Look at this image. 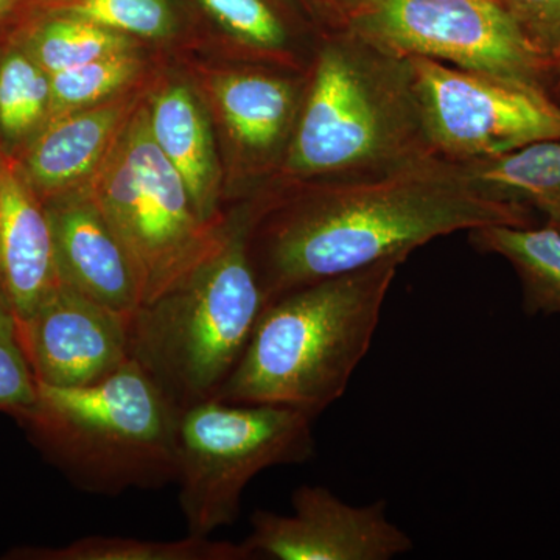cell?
Segmentation results:
<instances>
[{
    "instance_id": "5b68a950",
    "label": "cell",
    "mask_w": 560,
    "mask_h": 560,
    "mask_svg": "<svg viewBox=\"0 0 560 560\" xmlns=\"http://www.w3.org/2000/svg\"><path fill=\"white\" fill-rule=\"evenodd\" d=\"M179 412L130 359L94 385H38L36 404L20 418L80 489L120 495L176 482Z\"/></svg>"
},
{
    "instance_id": "6da1fadb",
    "label": "cell",
    "mask_w": 560,
    "mask_h": 560,
    "mask_svg": "<svg viewBox=\"0 0 560 560\" xmlns=\"http://www.w3.org/2000/svg\"><path fill=\"white\" fill-rule=\"evenodd\" d=\"M285 187L290 197L259 206L250 231L267 304L318 280L407 260L455 232L536 224V210L490 197L463 164L436 154L381 175Z\"/></svg>"
},
{
    "instance_id": "44dd1931",
    "label": "cell",
    "mask_w": 560,
    "mask_h": 560,
    "mask_svg": "<svg viewBox=\"0 0 560 560\" xmlns=\"http://www.w3.org/2000/svg\"><path fill=\"white\" fill-rule=\"evenodd\" d=\"M50 109V75L22 47L0 61V135L10 145L35 138Z\"/></svg>"
},
{
    "instance_id": "f1b7e54d",
    "label": "cell",
    "mask_w": 560,
    "mask_h": 560,
    "mask_svg": "<svg viewBox=\"0 0 560 560\" xmlns=\"http://www.w3.org/2000/svg\"><path fill=\"white\" fill-rule=\"evenodd\" d=\"M541 215L545 217L547 223L550 226L556 228V230L560 231V205L550 206V208H545L540 210Z\"/></svg>"
},
{
    "instance_id": "7a4b0ae2",
    "label": "cell",
    "mask_w": 560,
    "mask_h": 560,
    "mask_svg": "<svg viewBox=\"0 0 560 560\" xmlns=\"http://www.w3.org/2000/svg\"><path fill=\"white\" fill-rule=\"evenodd\" d=\"M433 154L410 58L350 31L323 33L280 165L282 183L381 175Z\"/></svg>"
},
{
    "instance_id": "4316f807",
    "label": "cell",
    "mask_w": 560,
    "mask_h": 560,
    "mask_svg": "<svg viewBox=\"0 0 560 560\" xmlns=\"http://www.w3.org/2000/svg\"><path fill=\"white\" fill-rule=\"evenodd\" d=\"M316 21L324 33L346 31L357 0H298Z\"/></svg>"
},
{
    "instance_id": "ba28073f",
    "label": "cell",
    "mask_w": 560,
    "mask_h": 560,
    "mask_svg": "<svg viewBox=\"0 0 560 560\" xmlns=\"http://www.w3.org/2000/svg\"><path fill=\"white\" fill-rule=\"evenodd\" d=\"M346 31L405 58L525 81L550 91L552 62L497 0H357Z\"/></svg>"
},
{
    "instance_id": "52a82bcc",
    "label": "cell",
    "mask_w": 560,
    "mask_h": 560,
    "mask_svg": "<svg viewBox=\"0 0 560 560\" xmlns=\"http://www.w3.org/2000/svg\"><path fill=\"white\" fill-rule=\"evenodd\" d=\"M313 420L291 408L219 399L183 408L176 485L187 534L210 537L237 521L243 492L260 471L312 459Z\"/></svg>"
},
{
    "instance_id": "e0dca14e",
    "label": "cell",
    "mask_w": 560,
    "mask_h": 560,
    "mask_svg": "<svg viewBox=\"0 0 560 560\" xmlns=\"http://www.w3.org/2000/svg\"><path fill=\"white\" fill-rule=\"evenodd\" d=\"M474 248L510 261L528 315L560 313V231L545 226H488L469 232Z\"/></svg>"
},
{
    "instance_id": "cb8c5ba5",
    "label": "cell",
    "mask_w": 560,
    "mask_h": 560,
    "mask_svg": "<svg viewBox=\"0 0 560 560\" xmlns=\"http://www.w3.org/2000/svg\"><path fill=\"white\" fill-rule=\"evenodd\" d=\"M136 50L120 51L50 75L49 120L90 108L128 91L142 72ZM46 121V124H47Z\"/></svg>"
},
{
    "instance_id": "9a60e30c",
    "label": "cell",
    "mask_w": 560,
    "mask_h": 560,
    "mask_svg": "<svg viewBox=\"0 0 560 560\" xmlns=\"http://www.w3.org/2000/svg\"><path fill=\"white\" fill-rule=\"evenodd\" d=\"M138 102V95L125 91L98 105L49 120L36 132L20 167L40 200L80 189L90 180Z\"/></svg>"
},
{
    "instance_id": "7c38bea8",
    "label": "cell",
    "mask_w": 560,
    "mask_h": 560,
    "mask_svg": "<svg viewBox=\"0 0 560 560\" xmlns=\"http://www.w3.org/2000/svg\"><path fill=\"white\" fill-rule=\"evenodd\" d=\"M304 77L267 69H232L210 79L213 105L242 175L280 171L304 97Z\"/></svg>"
},
{
    "instance_id": "d6986e66",
    "label": "cell",
    "mask_w": 560,
    "mask_h": 560,
    "mask_svg": "<svg viewBox=\"0 0 560 560\" xmlns=\"http://www.w3.org/2000/svg\"><path fill=\"white\" fill-rule=\"evenodd\" d=\"M32 13L33 20L22 32L21 47L49 75L120 51L138 49V39L90 21L68 14Z\"/></svg>"
},
{
    "instance_id": "8992f818",
    "label": "cell",
    "mask_w": 560,
    "mask_h": 560,
    "mask_svg": "<svg viewBox=\"0 0 560 560\" xmlns=\"http://www.w3.org/2000/svg\"><path fill=\"white\" fill-rule=\"evenodd\" d=\"M83 189L127 250L142 304L186 278L219 245L224 217L210 224L198 215L151 136L147 103H139Z\"/></svg>"
},
{
    "instance_id": "2e32d148",
    "label": "cell",
    "mask_w": 560,
    "mask_h": 560,
    "mask_svg": "<svg viewBox=\"0 0 560 560\" xmlns=\"http://www.w3.org/2000/svg\"><path fill=\"white\" fill-rule=\"evenodd\" d=\"M149 108L151 136L179 173L198 215L206 223L223 220L220 200L223 178L208 117L197 95L183 83H168L154 92Z\"/></svg>"
},
{
    "instance_id": "ffe728a7",
    "label": "cell",
    "mask_w": 560,
    "mask_h": 560,
    "mask_svg": "<svg viewBox=\"0 0 560 560\" xmlns=\"http://www.w3.org/2000/svg\"><path fill=\"white\" fill-rule=\"evenodd\" d=\"M47 560H248L243 544L191 536L179 540H149L136 537L88 536L61 548L28 552Z\"/></svg>"
},
{
    "instance_id": "9c48e42d",
    "label": "cell",
    "mask_w": 560,
    "mask_h": 560,
    "mask_svg": "<svg viewBox=\"0 0 560 560\" xmlns=\"http://www.w3.org/2000/svg\"><path fill=\"white\" fill-rule=\"evenodd\" d=\"M431 149L445 160H490L560 139V102L547 88L410 58Z\"/></svg>"
},
{
    "instance_id": "f546056e",
    "label": "cell",
    "mask_w": 560,
    "mask_h": 560,
    "mask_svg": "<svg viewBox=\"0 0 560 560\" xmlns=\"http://www.w3.org/2000/svg\"><path fill=\"white\" fill-rule=\"evenodd\" d=\"M20 2L21 0H0V21L9 16Z\"/></svg>"
},
{
    "instance_id": "7402d4cb",
    "label": "cell",
    "mask_w": 560,
    "mask_h": 560,
    "mask_svg": "<svg viewBox=\"0 0 560 560\" xmlns=\"http://www.w3.org/2000/svg\"><path fill=\"white\" fill-rule=\"evenodd\" d=\"M27 3L32 11L80 18L138 40L171 38L179 24L173 0H27Z\"/></svg>"
},
{
    "instance_id": "8fae6325",
    "label": "cell",
    "mask_w": 560,
    "mask_h": 560,
    "mask_svg": "<svg viewBox=\"0 0 560 560\" xmlns=\"http://www.w3.org/2000/svg\"><path fill=\"white\" fill-rule=\"evenodd\" d=\"M20 334L38 385H94L130 360V316L62 282L21 320Z\"/></svg>"
},
{
    "instance_id": "3957f363",
    "label": "cell",
    "mask_w": 560,
    "mask_h": 560,
    "mask_svg": "<svg viewBox=\"0 0 560 560\" xmlns=\"http://www.w3.org/2000/svg\"><path fill=\"white\" fill-rule=\"evenodd\" d=\"M404 261L382 260L271 301L215 399L291 408L318 418L341 399L370 352Z\"/></svg>"
},
{
    "instance_id": "83f0119b",
    "label": "cell",
    "mask_w": 560,
    "mask_h": 560,
    "mask_svg": "<svg viewBox=\"0 0 560 560\" xmlns=\"http://www.w3.org/2000/svg\"><path fill=\"white\" fill-rule=\"evenodd\" d=\"M550 92L552 97L560 102V58L551 65Z\"/></svg>"
},
{
    "instance_id": "277c9868",
    "label": "cell",
    "mask_w": 560,
    "mask_h": 560,
    "mask_svg": "<svg viewBox=\"0 0 560 560\" xmlns=\"http://www.w3.org/2000/svg\"><path fill=\"white\" fill-rule=\"evenodd\" d=\"M257 213L224 217L215 249L130 316V359L180 410L219 396L267 307L250 257Z\"/></svg>"
},
{
    "instance_id": "d4e9b609",
    "label": "cell",
    "mask_w": 560,
    "mask_h": 560,
    "mask_svg": "<svg viewBox=\"0 0 560 560\" xmlns=\"http://www.w3.org/2000/svg\"><path fill=\"white\" fill-rule=\"evenodd\" d=\"M38 399V382L22 345L20 323L0 302V411L18 416Z\"/></svg>"
},
{
    "instance_id": "5bb4252c",
    "label": "cell",
    "mask_w": 560,
    "mask_h": 560,
    "mask_svg": "<svg viewBox=\"0 0 560 560\" xmlns=\"http://www.w3.org/2000/svg\"><path fill=\"white\" fill-rule=\"evenodd\" d=\"M60 283L44 202L20 167L0 160V302L18 323Z\"/></svg>"
},
{
    "instance_id": "484cf974",
    "label": "cell",
    "mask_w": 560,
    "mask_h": 560,
    "mask_svg": "<svg viewBox=\"0 0 560 560\" xmlns=\"http://www.w3.org/2000/svg\"><path fill=\"white\" fill-rule=\"evenodd\" d=\"M523 38L550 62L560 58V0H497Z\"/></svg>"
},
{
    "instance_id": "30bf717a",
    "label": "cell",
    "mask_w": 560,
    "mask_h": 560,
    "mask_svg": "<svg viewBox=\"0 0 560 560\" xmlns=\"http://www.w3.org/2000/svg\"><path fill=\"white\" fill-rule=\"evenodd\" d=\"M250 559L390 560L407 555L411 537L388 517L378 500L355 506L323 486H300L291 495V514L256 511L242 541Z\"/></svg>"
},
{
    "instance_id": "4fadbf2b",
    "label": "cell",
    "mask_w": 560,
    "mask_h": 560,
    "mask_svg": "<svg viewBox=\"0 0 560 560\" xmlns=\"http://www.w3.org/2000/svg\"><path fill=\"white\" fill-rule=\"evenodd\" d=\"M60 282L131 316L142 304L127 250L83 187L43 201Z\"/></svg>"
},
{
    "instance_id": "ac0fdd59",
    "label": "cell",
    "mask_w": 560,
    "mask_h": 560,
    "mask_svg": "<svg viewBox=\"0 0 560 560\" xmlns=\"http://www.w3.org/2000/svg\"><path fill=\"white\" fill-rule=\"evenodd\" d=\"M463 165L470 179L497 200L517 202L537 212L560 205V139L541 140Z\"/></svg>"
},
{
    "instance_id": "603a6c76",
    "label": "cell",
    "mask_w": 560,
    "mask_h": 560,
    "mask_svg": "<svg viewBox=\"0 0 560 560\" xmlns=\"http://www.w3.org/2000/svg\"><path fill=\"white\" fill-rule=\"evenodd\" d=\"M235 44L254 57L289 66L291 33L285 20L268 0H194Z\"/></svg>"
}]
</instances>
